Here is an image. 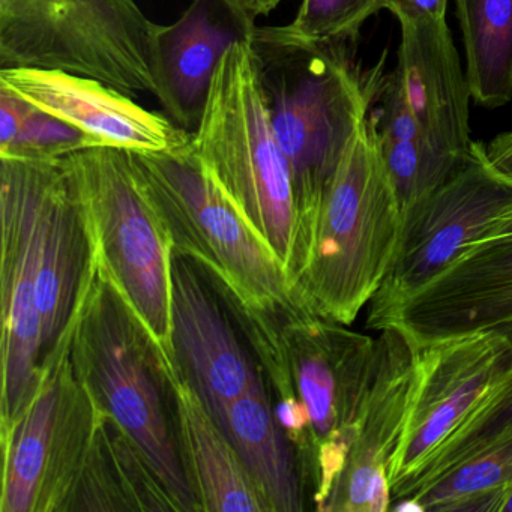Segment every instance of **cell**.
Instances as JSON below:
<instances>
[{
  "label": "cell",
  "instance_id": "obj_29",
  "mask_svg": "<svg viewBox=\"0 0 512 512\" xmlns=\"http://www.w3.org/2000/svg\"><path fill=\"white\" fill-rule=\"evenodd\" d=\"M485 155L499 172L512 178V131L494 137L485 145Z\"/></svg>",
  "mask_w": 512,
  "mask_h": 512
},
{
  "label": "cell",
  "instance_id": "obj_28",
  "mask_svg": "<svg viewBox=\"0 0 512 512\" xmlns=\"http://www.w3.org/2000/svg\"><path fill=\"white\" fill-rule=\"evenodd\" d=\"M448 0H385V10L391 11L398 22L443 20Z\"/></svg>",
  "mask_w": 512,
  "mask_h": 512
},
{
  "label": "cell",
  "instance_id": "obj_24",
  "mask_svg": "<svg viewBox=\"0 0 512 512\" xmlns=\"http://www.w3.org/2000/svg\"><path fill=\"white\" fill-rule=\"evenodd\" d=\"M376 137L403 215L436 191L464 160L437 151L425 136L395 139L376 131Z\"/></svg>",
  "mask_w": 512,
  "mask_h": 512
},
{
  "label": "cell",
  "instance_id": "obj_12",
  "mask_svg": "<svg viewBox=\"0 0 512 512\" xmlns=\"http://www.w3.org/2000/svg\"><path fill=\"white\" fill-rule=\"evenodd\" d=\"M38 161L0 158V431L31 403L43 373V319L38 302Z\"/></svg>",
  "mask_w": 512,
  "mask_h": 512
},
{
  "label": "cell",
  "instance_id": "obj_13",
  "mask_svg": "<svg viewBox=\"0 0 512 512\" xmlns=\"http://www.w3.org/2000/svg\"><path fill=\"white\" fill-rule=\"evenodd\" d=\"M512 320V235L466 245L448 265L392 311L382 329L395 328L416 346Z\"/></svg>",
  "mask_w": 512,
  "mask_h": 512
},
{
  "label": "cell",
  "instance_id": "obj_11",
  "mask_svg": "<svg viewBox=\"0 0 512 512\" xmlns=\"http://www.w3.org/2000/svg\"><path fill=\"white\" fill-rule=\"evenodd\" d=\"M512 214V178L470 143L454 173L403 215L394 263L368 304L367 328L380 331L395 308L448 265L466 245L485 238L494 224Z\"/></svg>",
  "mask_w": 512,
  "mask_h": 512
},
{
  "label": "cell",
  "instance_id": "obj_10",
  "mask_svg": "<svg viewBox=\"0 0 512 512\" xmlns=\"http://www.w3.org/2000/svg\"><path fill=\"white\" fill-rule=\"evenodd\" d=\"M100 416L71 364L67 329L44 358L31 403L0 431V512H71Z\"/></svg>",
  "mask_w": 512,
  "mask_h": 512
},
{
  "label": "cell",
  "instance_id": "obj_18",
  "mask_svg": "<svg viewBox=\"0 0 512 512\" xmlns=\"http://www.w3.org/2000/svg\"><path fill=\"white\" fill-rule=\"evenodd\" d=\"M38 302L43 361L64 337L94 263L82 206L62 160L38 161Z\"/></svg>",
  "mask_w": 512,
  "mask_h": 512
},
{
  "label": "cell",
  "instance_id": "obj_23",
  "mask_svg": "<svg viewBox=\"0 0 512 512\" xmlns=\"http://www.w3.org/2000/svg\"><path fill=\"white\" fill-rule=\"evenodd\" d=\"M512 487V424L406 499L421 512H499ZM403 500V499H401Z\"/></svg>",
  "mask_w": 512,
  "mask_h": 512
},
{
  "label": "cell",
  "instance_id": "obj_26",
  "mask_svg": "<svg viewBox=\"0 0 512 512\" xmlns=\"http://www.w3.org/2000/svg\"><path fill=\"white\" fill-rule=\"evenodd\" d=\"M380 10H385V0H302L286 28L304 40L349 43Z\"/></svg>",
  "mask_w": 512,
  "mask_h": 512
},
{
  "label": "cell",
  "instance_id": "obj_2",
  "mask_svg": "<svg viewBox=\"0 0 512 512\" xmlns=\"http://www.w3.org/2000/svg\"><path fill=\"white\" fill-rule=\"evenodd\" d=\"M401 232L403 209L370 113L293 242L287 277L298 307L352 325L385 281Z\"/></svg>",
  "mask_w": 512,
  "mask_h": 512
},
{
  "label": "cell",
  "instance_id": "obj_9",
  "mask_svg": "<svg viewBox=\"0 0 512 512\" xmlns=\"http://www.w3.org/2000/svg\"><path fill=\"white\" fill-rule=\"evenodd\" d=\"M154 25L136 0H0V70H59L154 95Z\"/></svg>",
  "mask_w": 512,
  "mask_h": 512
},
{
  "label": "cell",
  "instance_id": "obj_20",
  "mask_svg": "<svg viewBox=\"0 0 512 512\" xmlns=\"http://www.w3.org/2000/svg\"><path fill=\"white\" fill-rule=\"evenodd\" d=\"M179 454L200 512H268L226 431L178 365H166Z\"/></svg>",
  "mask_w": 512,
  "mask_h": 512
},
{
  "label": "cell",
  "instance_id": "obj_31",
  "mask_svg": "<svg viewBox=\"0 0 512 512\" xmlns=\"http://www.w3.org/2000/svg\"><path fill=\"white\" fill-rule=\"evenodd\" d=\"M509 235H512V214L497 221L490 233L482 239L500 238V236Z\"/></svg>",
  "mask_w": 512,
  "mask_h": 512
},
{
  "label": "cell",
  "instance_id": "obj_30",
  "mask_svg": "<svg viewBox=\"0 0 512 512\" xmlns=\"http://www.w3.org/2000/svg\"><path fill=\"white\" fill-rule=\"evenodd\" d=\"M230 2L251 19L257 20L272 13L283 0H230Z\"/></svg>",
  "mask_w": 512,
  "mask_h": 512
},
{
  "label": "cell",
  "instance_id": "obj_14",
  "mask_svg": "<svg viewBox=\"0 0 512 512\" xmlns=\"http://www.w3.org/2000/svg\"><path fill=\"white\" fill-rule=\"evenodd\" d=\"M0 85L73 125L91 137L97 148L167 154L193 142V133L176 125L166 113L145 109L131 95L92 77L43 68H8L0 70Z\"/></svg>",
  "mask_w": 512,
  "mask_h": 512
},
{
  "label": "cell",
  "instance_id": "obj_1",
  "mask_svg": "<svg viewBox=\"0 0 512 512\" xmlns=\"http://www.w3.org/2000/svg\"><path fill=\"white\" fill-rule=\"evenodd\" d=\"M250 44L269 118L292 172L296 238L376 104L383 62L361 71L347 43L304 40L286 26H257Z\"/></svg>",
  "mask_w": 512,
  "mask_h": 512
},
{
  "label": "cell",
  "instance_id": "obj_27",
  "mask_svg": "<svg viewBox=\"0 0 512 512\" xmlns=\"http://www.w3.org/2000/svg\"><path fill=\"white\" fill-rule=\"evenodd\" d=\"M497 331L505 334L506 338H508L512 344V320L511 322L500 326ZM509 424H512V388L509 389L508 395L503 398L502 403H500L499 406H497L496 409L490 413V416L485 419L484 424H482L481 427L475 431V434H473V436L470 437V439L467 440L463 446H461L460 451H458L457 454H455L454 457L449 460V463L443 467L442 472H440L439 475H437L434 479L439 478V476L442 475L446 469H449V467H451L455 461L460 460V458H463L464 455L469 454V452L475 451L478 446H481L482 443L487 442L490 437H493L494 434L499 433L503 427H506V425ZM427 485H425V487H427Z\"/></svg>",
  "mask_w": 512,
  "mask_h": 512
},
{
  "label": "cell",
  "instance_id": "obj_4",
  "mask_svg": "<svg viewBox=\"0 0 512 512\" xmlns=\"http://www.w3.org/2000/svg\"><path fill=\"white\" fill-rule=\"evenodd\" d=\"M68 335L92 400L136 443L179 512H200L179 454L167 361L95 260Z\"/></svg>",
  "mask_w": 512,
  "mask_h": 512
},
{
  "label": "cell",
  "instance_id": "obj_22",
  "mask_svg": "<svg viewBox=\"0 0 512 512\" xmlns=\"http://www.w3.org/2000/svg\"><path fill=\"white\" fill-rule=\"evenodd\" d=\"M472 100L497 109L512 100V0H455Z\"/></svg>",
  "mask_w": 512,
  "mask_h": 512
},
{
  "label": "cell",
  "instance_id": "obj_6",
  "mask_svg": "<svg viewBox=\"0 0 512 512\" xmlns=\"http://www.w3.org/2000/svg\"><path fill=\"white\" fill-rule=\"evenodd\" d=\"M193 146L287 272L296 230L292 172L269 118L250 41L221 59Z\"/></svg>",
  "mask_w": 512,
  "mask_h": 512
},
{
  "label": "cell",
  "instance_id": "obj_3",
  "mask_svg": "<svg viewBox=\"0 0 512 512\" xmlns=\"http://www.w3.org/2000/svg\"><path fill=\"white\" fill-rule=\"evenodd\" d=\"M256 353L275 404L308 419L305 490L317 511L337 484L376 370L377 340L302 310L256 313L227 304Z\"/></svg>",
  "mask_w": 512,
  "mask_h": 512
},
{
  "label": "cell",
  "instance_id": "obj_5",
  "mask_svg": "<svg viewBox=\"0 0 512 512\" xmlns=\"http://www.w3.org/2000/svg\"><path fill=\"white\" fill-rule=\"evenodd\" d=\"M82 206L95 263L107 275L161 355L172 346L173 244L136 152L89 148L62 158Z\"/></svg>",
  "mask_w": 512,
  "mask_h": 512
},
{
  "label": "cell",
  "instance_id": "obj_8",
  "mask_svg": "<svg viewBox=\"0 0 512 512\" xmlns=\"http://www.w3.org/2000/svg\"><path fill=\"white\" fill-rule=\"evenodd\" d=\"M137 157L173 251L206 271L223 301L256 313L301 310L283 263L209 175L193 142Z\"/></svg>",
  "mask_w": 512,
  "mask_h": 512
},
{
  "label": "cell",
  "instance_id": "obj_32",
  "mask_svg": "<svg viewBox=\"0 0 512 512\" xmlns=\"http://www.w3.org/2000/svg\"><path fill=\"white\" fill-rule=\"evenodd\" d=\"M499 512H512V487L506 491L503 496L502 503H500Z\"/></svg>",
  "mask_w": 512,
  "mask_h": 512
},
{
  "label": "cell",
  "instance_id": "obj_21",
  "mask_svg": "<svg viewBox=\"0 0 512 512\" xmlns=\"http://www.w3.org/2000/svg\"><path fill=\"white\" fill-rule=\"evenodd\" d=\"M265 380L263 376L215 419L232 440L268 512L302 511L307 494L304 479Z\"/></svg>",
  "mask_w": 512,
  "mask_h": 512
},
{
  "label": "cell",
  "instance_id": "obj_25",
  "mask_svg": "<svg viewBox=\"0 0 512 512\" xmlns=\"http://www.w3.org/2000/svg\"><path fill=\"white\" fill-rule=\"evenodd\" d=\"M25 101L16 134L0 146V158L56 161L83 149L97 148L91 137L73 125Z\"/></svg>",
  "mask_w": 512,
  "mask_h": 512
},
{
  "label": "cell",
  "instance_id": "obj_15",
  "mask_svg": "<svg viewBox=\"0 0 512 512\" xmlns=\"http://www.w3.org/2000/svg\"><path fill=\"white\" fill-rule=\"evenodd\" d=\"M376 370L343 472L322 512L391 509L389 466L409 409L415 344L395 328L379 331Z\"/></svg>",
  "mask_w": 512,
  "mask_h": 512
},
{
  "label": "cell",
  "instance_id": "obj_19",
  "mask_svg": "<svg viewBox=\"0 0 512 512\" xmlns=\"http://www.w3.org/2000/svg\"><path fill=\"white\" fill-rule=\"evenodd\" d=\"M400 28L395 73L410 110L433 148L466 157L472 92L446 20L404 22Z\"/></svg>",
  "mask_w": 512,
  "mask_h": 512
},
{
  "label": "cell",
  "instance_id": "obj_17",
  "mask_svg": "<svg viewBox=\"0 0 512 512\" xmlns=\"http://www.w3.org/2000/svg\"><path fill=\"white\" fill-rule=\"evenodd\" d=\"M256 22L230 0H191L172 25H154V95L176 125L199 128L221 59L251 41Z\"/></svg>",
  "mask_w": 512,
  "mask_h": 512
},
{
  "label": "cell",
  "instance_id": "obj_7",
  "mask_svg": "<svg viewBox=\"0 0 512 512\" xmlns=\"http://www.w3.org/2000/svg\"><path fill=\"white\" fill-rule=\"evenodd\" d=\"M511 388L512 344L497 329L415 344L409 409L389 466L392 503L433 481Z\"/></svg>",
  "mask_w": 512,
  "mask_h": 512
},
{
  "label": "cell",
  "instance_id": "obj_16",
  "mask_svg": "<svg viewBox=\"0 0 512 512\" xmlns=\"http://www.w3.org/2000/svg\"><path fill=\"white\" fill-rule=\"evenodd\" d=\"M196 263L173 253L172 346L176 365L217 418L263 377Z\"/></svg>",
  "mask_w": 512,
  "mask_h": 512
}]
</instances>
